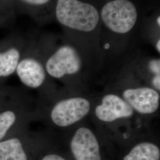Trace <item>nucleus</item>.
<instances>
[{"mask_svg":"<svg viewBox=\"0 0 160 160\" xmlns=\"http://www.w3.org/2000/svg\"><path fill=\"white\" fill-rule=\"evenodd\" d=\"M53 18L69 34L92 36L101 28L99 10L86 0H56Z\"/></svg>","mask_w":160,"mask_h":160,"instance_id":"nucleus-1","label":"nucleus"},{"mask_svg":"<svg viewBox=\"0 0 160 160\" xmlns=\"http://www.w3.org/2000/svg\"><path fill=\"white\" fill-rule=\"evenodd\" d=\"M99 11L101 26L118 36L132 33L139 20L138 8L131 0H109Z\"/></svg>","mask_w":160,"mask_h":160,"instance_id":"nucleus-2","label":"nucleus"},{"mask_svg":"<svg viewBox=\"0 0 160 160\" xmlns=\"http://www.w3.org/2000/svg\"><path fill=\"white\" fill-rule=\"evenodd\" d=\"M83 65L82 59L77 48L69 44H63L47 58L45 63L46 72L55 78L78 74Z\"/></svg>","mask_w":160,"mask_h":160,"instance_id":"nucleus-3","label":"nucleus"},{"mask_svg":"<svg viewBox=\"0 0 160 160\" xmlns=\"http://www.w3.org/2000/svg\"><path fill=\"white\" fill-rule=\"evenodd\" d=\"M90 102L82 97H72L57 103L51 113L52 122L58 126L67 127L84 118L90 110Z\"/></svg>","mask_w":160,"mask_h":160,"instance_id":"nucleus-4","label":"nucleus"},{"mask_svg":"<svg viewBox=\"0 0 160 160\" xmlns=\"http://www.w3.org/2000/svg\"><path fill=\"white\" fill-rule=\"evenodd\" d=\"M26 44L24 38L16 34L0 41V78L16 72Z\"/></svg>","mask_w":160,"mask_h":160,"instance_id":"nucleus-5","label":"nucleus"},{"mask_svg":"<svg viewBox=\"0 0 160 160\" xmlns=\"http://www.w3.org/2000/svg\"><path fill=\"white\" fill-rule=\"evenodd\" d=\"M122 95L133 110L141 114H152L158 109L160 94L151 87L128 88L123 91Z\"/></svg>","mask_w":160,"mask_h":160,"instance_id":"nucleus-6","label":"nucleus"},{"mask_svg":"<svg viewBox=\"0 0 160 160\" xmlns=\"http://www.w3.org/2000/svg\"><path fill=\"white\" fill-rule=\"evenodd\" d=\"M71 149L75 160H102L97 138L87 128H80L75 132Z\"/></svg>","mask_w":160,"mask_h":160,"instance_id":"nucleus-7","label":"nucleus"},{"mask_svg":"<svg viewBox=\"0 0 160 160\" xmlns=\"http://www.w3.org/2000/svg\"><path fill=\"white\" fill-rule=\"evenodd\" d=\"M95 114L101 121L112 122L122 118H131L133 110L123 98L109 94L103 97L102 103L96 108Z\"/></svg>","mask_w":160,"mask_h":160,"instance_id":"nucleus-8","label":"nucleus"},{"mask_svg":"<svg viewBox=\"0 0 160 160\" xmlns=\"http://www.w3.org/2000/svg\"><path fill=\"white\" fill-rule=\"evenodd\" d=\"M16 72L22 83L32 88L42 86L46 78L45 65L33 55H22Z\"/></svg>","mask_w":160,"mask_h":160,"instance_id":"nucleus-9","label":"nucleus"},{"mask_svg":"<svg viewBox=\"0 0 160 160\" xmlns=\"http://www.w3.org/2000/svg\"><path fill=\"white\" fill-rule=\"evenodd\" d=\"M56 0H16V14H28L36 22L43 24L53 18Z\"/></svg>","mask_w":160,"mask_h":160,"instance_id":"nucleus-10","label":"nucleus"},{"mask_svg":"<svg viewBox=\"0 0 160 160\" xmlns=\"http://www.w3.org/2000/svg\"><path fill=\"white\" fill-rule=\"evenodd\" d=\"M160 148L154 143L142 142L135 146L123 160H160Z\"/></svg>","mask_w":160,"mask_h":160,"instance_id":"nucleus-11","label":"nucleus"},{"mask_svg":"<svg viewBox=\"0 0 160 160\" xmlns=\"http://www.w3.org/2000/svg\"><path fill=\"white\" fill-rule=\"evenodd\" d=\"M0 160H28L18 139L14 138L0 142Z\"/></svg>","mask_w":160,"mask_h":160,"instance_id":"nucleus-12","label":"nucleus"},{"mask_svg":"<svg viewBox=\"0 0 160 160\" xmlns=\"http://www.w3.org/2000/svg\"><path fill=\"white\" fill-rule=\"evenodd\" d=\"M16 0H0V29L14 22L16 12Z\"/></svg>","mask_w":160,"mask_h":160,"instance_id":"nucleus-13","label":"nucleus"},{"mask_svg":"<svg viewBox=\"0 0 160 160\" xmlns=\"http://www.w3.org/2000/svg\"><path fill=\"white\" fill-rule=\"evenodd\" d=\"M16 120V114L12 111L7 110L0 113V140L5 137Z\"/></svg>","mask_w":160,"mask_h":160,"instance_id":"nucleus-14","label":"nucleus"},{"mask_svg":"<svg viewBox=\"0 0 160 160\" xmlns=\"http://www.w3.org/2000/svg\"><path fill=\"white\" fill-rule=\"evenodd\" d=\"M149 71L154 75H160V59H153L149 61L148 64Z\"/></svg>","mask_w":160,"mask_h":160,"instance_id":"nucleus-15","label":"nucleus"},{"mask_svg":"<svg viewBox=\"0 0 160 160\" xmlns=\"http://www.w3.org/2000/svg\"><path fill=\"white\" fill-rule=\"evenodd\" d=\"M152 84L154 86L155 88L158 90H160V75H154L152 79Z\"/></svg>","mask_w":160,"mask_h":160,"instance_id":"nucleus-16","label":"nucleus"},{"mask_svg":"<svg viewBox=\"0 0 160 160\" xmlns=\"http://www.w3.org/2000/svg\"><path fill=\"white\" fill-rule=\"evenodd\" d=\"M42 160H66L63 157L56 154H49L45 156Z\"/></svg>","mask_w":160,"mask_h":160,"instance_id":"nucleus-17","label":"nucleus"},{"mask_svg":"<svg viewBox=\"0 0 160 160\" xmlns=\"http://www.w3.org/2000/svg\"><path fill=\"white\" fill-rule=\"evenodd\" d=\"M155 48H156V49L157 52L158 53L160 52V38L157 40V42H156V44H155Z\"/></svg>","mask_w":160,"mask_h":160,"instance_id":"nucleus-18","label":"nucleus"},{"mask_svg":"<svg viewBox=\"0 0 160 160\" xmlns=\"http://www.w3.org/2000/svg\"><path fill=\"white\" fill-rule=\"evenodd\" d=\"M155 22H156V24H157V26L158 27V28H160V15H158L157 18H156V20H155Z\"/></svg>","mask_w":160,"mask_h":160,"instance_id":"nucleus-19","label":"nucleus"}]
</instances>
